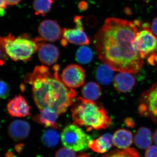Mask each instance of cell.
I'll return each mask as SVG.
<instances>
[{
	"instance_id": "obj_27",
	"label": "cell",
	"mask_w": 157,
	"mask_h": 157,
	"mask_svg": "<svg viewBox=\"0 0 157 157\" xmlns=\"http://www.w3.org/2000/svg\"><path fill=\"white\" fill-rule=\"evenodd\" d=\"M145 157H157V146L152 145L147 149Z\"/></svg>"
},
{
	"instance_id": "obj_16",
	"label": "cell",
	"mask_w": 157,
	"mask_h": 157,
	"mask_svg": "<svg viewBox=\"0 0 157 157\" xmlns=\"http://www.w3.org/2000/svg\"><path fill=\"white\" fill-rule=\"evenodd\" d=\"M113 144V136L107 133L96 140H92L89 144V147L96 152L104 153L111 148Z\"/></svg>"
},
{
	"instance_id": "obj_7",
	"label": "cell",
	"mask_w": 157,
	"mask_h": 157,
	"mask_svg": "<svg viewBox=\"0 0 157 157\" xmlns=\"http://www.w3.org/2000/svg\"><path fill=\"white\" fill-rule=\"evenodd\" d=\"M138 109L140 115L157 124V82L141 95Z\"/></svg>"
},
{
	"instance_id": "obj_32",
	"label": "cell",
	"mask_w": 157,
	"mask_h": 157,
	"mask_svg": "<svg viewBox=\"0 0 157 157\" xmlns=\"http://www.w3.org/2000/svg\"><path fill=\"white\" fill-rule=\"evenodd\" d=\"M78 8L81 10H86L87 9V4L84 1L80 2L78 4Z\"/></svg>"
},
{
	"instance_id": "obj_1",
	"label": "cell",
	"mask_w": 157,
	"mask_h": 157,
	"mask_svg": "<svg viewBox=\"0 0 157 157\" xmlns=\"http://www.w3.org/2000/svg\"><path fill=\"white\" fill-rule=\"evenodd\" d=\"M141 23L109 17L94 36L95 47L99 59L113 70L137 73L143 67V59L135 45Z\"/></svg>"
},
{
	"instance_id": "obj_33",
	"label": "cell",
	"mask_w": 157,
	"mask_h": 157,
	"mask_svg": "<svg viewBox=\"0 0 157 157\" xmlns=\"http://www.w3.org/2000/svg\"><path fill=\"white\" fill-rule=\"evenodd\" d=\"M7 5L10 6H14L17 5L21 0H5Z\"/></svg>"
},
{
	"instance_id": "obj_2",
	"label": "cell",
	"mask_w": 157,
	"mask_h": 157,
	"mask_svg": "<svg viewBox=\"0 0 157 157\" xmlns=\"http://www.w3.org/2000/svg\"><path fill=\"white\" fill-rule=\"evenodd\" d=\"M59 70V65H55L51 69L44 65L37 66L26 75L24 80L32 85L33 98L39 109L50 107L60 115L73 104L76 93L63 82Z\"/></svg>"
},
{
	"instance_id": "obj_4",
	"label": "cell",
	"mask_w": 157,
	"mask_h": 157,
	"mask_svg": "<svg viewBox=\"0 0 157 157\" xmlns=\"http://www.w3.org/2000/svg\"><path fill=\"white\" fill-rule=\"evenodd\" d=\"M0 47L15 61H28L38 49L35 39H30L25 34L17 37L11 33L6 36H0Z\"/></svg>"
},
{
	"instance_id": "obj_5",
	"label": "cell",
	"mask_w": 157,
	"mask_h": 157,
	"mask_svg": "<svg viewBox=\"0 0 157 157\" xmlns=\"http://www.w3.org/2000/svg\"><path fill=\"white\" fill-rule=\"evenodd\" d=\"M136 49L142 59H147L149 63H157V37L154 35L147 24H141L135 40Z\"/></svg>"
},
{
	"instance_id": "obj_35",
	"label": "cell",
	"mask_w": 157,
	"mask_h": 157,
	"mask_svg": "<svg viewBox=\"0 0 157 157\" xmlns=\"http://www.w3.org/2000/svg\"><path fill=\"white\" fill-rule=\"evenodd\" d=\"M5 157H14V155L12 153V152H8L6 154V155H5Z\"/></svg>"
},
{
	"instance_id": "obj_6",
	"label": "cell",
	"mask_w": 157,
	"mask_h": 157,
	"mask_svg": "<svg viewBox=\"0 0 157 157\" xmlns=\"http://www.w3.org/2000/svg\"><path fill=\"white\" fill-rule=\"evenodd\" d=\"M63 145L74 151H81L89 148L92 140L91 137L86 134L78 126L70 124L63 130L61 135Z\"/></svg>"
},
{
	"instance_id": "obj_15",
	"label": "cell",
	"mask_w": 157,
	"mask_h": 157,
	"mask_svg": "<svg viewBox=\"0 0 157 157\" xmlns=\"http://www.w3.org/2000/svg\"><path fill=\"white\" fill-rule=\"evenodd\" d=\"M135 84V79L130 73L121 72L113 79V85L118 91L126 93L130 91Z\"/></svg>"
},
{
	"instance_id": "obj_10",
	"label": "cell",
	"mask_w": 157,
	"mask_h": 157,
	"mask_svg": "<svg viewBox=\"0 0 157 157\" xmlns=\"http://www.w3.org/2000/svg\"><path fill=\"white\" fill-rule=\"evenodd\" d=\"M38 46V57L39 60L44 64L51 66L56 63L59 56L58 48L50 43H45L41 37L35 38Z\"/></svg>"
},
{
	"instance_id": "obj_19",
	"label": "cell",
	"mask_w": 157,
	"mask_h": 157,
	"mask_svg": "<svg viewBox=\"0 0 157 157\" xmlns=\"http://www.w3.org/2000/svg\"><path fill=\"white\" fill-rule=\"evenodd\" d=\"M113 70L107 64L99 66L95 71L96 78L101 84L108 85L112 82L113 78Z\"/></svg>"
},
{
	"instance_id": "obj_12",
	"label": "cell",
	"mask_w": 157,
	"mask_h": 157,
	"mask_svg": "<svg viewBox=\"0 0 157 157\" xmlns=\"http://www.w3.org/2000/svg\"><path fill=\"white\" fill-rule=\"evenodd\" d=\"M30 106L21 95L14 97L9 101L7 105L8 112L13 117L30 116Z\"/></svg>"
},
{
	"instance_id": "obj_25",
	"label": "cell",
	"mask_w": 157,
	"mask_h": 157,
	"mask_svg": "<svg viewBox=\"0 0 157 157\" xmlns=\"http://www.w3.org/2000/svg\"><path fill=\"white\" fill-rule=\"evenodd\" d=\"M10 92L9 85L6 82L0 79V98L5 99L8 98Z\"/></svg>"
},
{
	"instance_id": "obj_9",
	"label": "cell",
	"mask_w": 157,
	"mask_h": 157,
	"mask_svg": "<svg viewBox=\"0 0 157 157\" xmlns=\"http://www.w3.org/2000/svg\"><path fill=\"white\" fill-rule=\"evenodd\" d=\"M86 74L84 69L79 65H68L63 70L61 80L66 86L70 88H76L84 84Z\"/></svg>"
},
{
	"instance_id": "obj_11",
	"label": "cell",
	"mask_w": 157,
	"mask_h": 157,
	"mask_svg": "<svg viewBox=\"0 0 157 157\" xmlns=\"http://www.w3.org/2000/svg\"><path fill=\"white\" fill-rule=\"evenodd\" d=\"M38 32L45 41L51 42L59 40L63 36V29L56 21L45 20L39 24Z\"/></svg>"
},
{
	"instance_id": "obj_36",
	"label": "cell",
	"mask_w": 157,
	"mask_h": 157,
	"mask_svg": "<svg viewBox=\"0 0 157 157\" xmlns=\"http://www.w3.org/2000/svg\"><path fill=\"white\" fill-rule=\"evenodd\" d=\"M77 157H91L89 155L87 154H81L79 155Z\"/></svg>"
},
{
	"instance_id": "obj_17",
	"label": "cell",
	"mask_w": 157,
	"mask_h": 157,
	"mask_svg": "<svg viewBox=\"0 0 157 157\" xmlns=\"http://www.w3.org/2000/svg\"><path fill=\"white\" fill-rule=\"evenodd\" d=\"M133 142L132 132L125 129H119L113 135V143L118 148H128Z\"/></svg>"
},
{
	"instance_id": "obj_13",
	"label": "cell",
	"mask_w": 157,
	"mask_h": 157,
	"mask_svg": "<svg viewBox=\"0 0 157 157\" xmlns=\"http://www.w3.org/2000/svg\"><path fill=\"white\" fill-rule=\"evenodd\" d=\"M30 125L28 122L22 120H15L8 127V134L10 137L15 141L25 140L29 135Z\"/></svg>"
},
{
	"instance_id": "obj_18",
	"label": "cell",
	"mask_w": 157,
	"mask_h": 157,
	"mask_svg": "<svg viewBox=\"0 0 157 157\" xmlns=\"http://www.w3.org/2000/svg\"><path fill=\"white\" fill-rule=\"evenodd\" d=\"M135 142L136 146L139 148H148L152 142L151 131L145 127L140 128L135 135Z\"/></svg>"
},
{
	"instance_id": "obj_23",
	"label": "cell",
	"mask_w": 157,
	"mask_h": 157,
	"mask_svg": "<svg viewBox=\"0 0 157 157\" xmlns=\"http://www.w3.org/2000/svg\"><path fill=\"white\" fill-rule=\"evenodd\" d=\"M93 57L92 50L88 46H81L76 52V61L82 64H86L90 63L92 60Z\"/></svg>"
},
{
	"instance_id": "obj_28",
	"label": "cell",
	"mask_w": 157,
	"mask_h": 157,
	"mask_svg": "<svg viewBox=\"0 0 157 157\" xmlns=\"http://www.w3.org/2000/svg\"><path fill=\"white\" fill-rule=\"evenodd\" d=\"M7 5L5 0H0V17H3L5 15Z\"/></svg>"
},
{
	"instance_id": "obj_29",
	"label": "cell",
	"mask_w": 157,
	"mask_h": 157,
	"mask_svg": "<svg viewBox=\"0 0 157 157\" xmlns=\"http://www.w3.org/2000/svg\"><path fill=\"white\" fill-rule=\"evenodd\" d=\"M6 53L2 47H0V65H3L6 59Z\"/></svg>"
},
{
	"instance_id": "obj_34",
	"label": "cell",
	"mask_w": 157,
	"mask_h": 157,
	"mask_svg": "<svg viewBox=\"0 0 157 157\" xmlns=\"http://www.w3.org/2000/svg\"><path fill=\"white\" fill-rule=\"evenodd\" d=\"M153 139L154 140L155 143L157 145V130L155 131L154 134Z\"/></svg>"
},
{
	"instance_id": "obj_22",
	"label": "cell",
	"mask_w": 157,
	"mask_h": 157,
	"mask_svg": "<svg viewBox=\"0 0 157 157\" xmlns=\"http://www.w3.org/2000/svg\"><path fill=\"white\" fill-rule=\"evenodd\" d=\"M59 140V132L54 129H48L42 134V143L48 147H52L56 146Z\"/></svg>"
},
{
	"instance_id": "obj_21",
	"label": "cell",
	"mask_w": 157,
	"mask_h": 157,
	"mask_svg": "<svg viewBox=\"0 0 157 157\" xmlns=\"http://www.w3.org/2000/svg\"><path fill=\"white\" fill-rule=\"evenodd\" d=\"M53 0H34L33 2L35 14L45 16L51 10Z\"/></svg>"
},
{
	"instance_id": "obj_3",
	"label": "cell",
	"mask_w": 157,
	"mask_h": 157,
	"mask_svg": "<svg viewBox=\"0 0 157 157\" xmlns=\"http://www.w3.org/2000/svg\"><path fill=\"white\" fill-rule=\"evenodd\" d=\"M74 124L84 127L88 132L105 129L111 122L104 107L93 101L78 97L71 108Z\"/></svg>"
},
{
	"instance_id": "obj_31",
	"label": "cell",
	"mask_w": 157,
	"mask_h": 157,
	"mask_svg": "<svg viewBox=\"0 0 157 157\" xmlns=\"http://www.w3.org/2000/svg\"><path fill=\"white\" fill-rule=\"evenodd\" d=\"M125 124L127 127L129 128H133L135 126V121L133 119L130 118L126 119L124 121Z\"/></svg>"
},
{
	"instance_id": "obj_14",
	"label": "cell",
	"mask_w": 157,
	"mask_h": 157,
	"mask_svg": "<svg viewBox=\"0 0 157 157\" xmlns=\"http://www.w3.org/2000/svg\"><path fill=\"white\" fill-rule=\"evenodd\" d=\"M40 110L39 114L33 117L34 121L45 128H59L57 120L59 114L56 109L50 107H45Z\"/></svg>"
},
{
	"instance_id": "obj_24",
	"label": "cell",
	"mask_w": 157,
	"mask_h": 157,
	"mask_svg": "<svg viewBox=\"0 0 157 157\" xmlns=\"http://www.w3.org/2000/svg\"><path fill=\"white\" fill-rule=\"evenodd\" d=\"M101 157H140L136 149L128 148L124 150H116L110 152Z\"/></svg>"
},
{
	"instance_id": "obj_30",
	"label": "cell",
	"mask_w": 157,
	"mask_h": 157,
	"mask_svg": "<svg viewBox=\"0 0 157 157\" xmlns=\"http://www.w3.org/2000/svg\"><path fill=\"white\" fill-rule=\"evenodd\" d=\"M151 29L153 33L157 36V17L155 18L153 20Z\"/></svg>"
},
{
	"instance_id": "obj_26",
	"label": "cell",
	"mask_w": 157,
	"mask_h": 157,
	"mask_svg": "<svg viewBox=\"0 0 157 157\" xmlns=\"http://www.w3.org/2000/svg\"><path fill=\"white\" fill-rule=\"evenodd\" d=\"M55 157H76L75 152L67 147L60 148L56 153Z\"/></svg>"
},
{
	"instance_id": "obj_8",
	"label": "cell",
	"mask_w": 157,
	"mask_h": 157,
	"mask_svg": "<svg viewBox=\"0 0 157 157\" xmlns=\"http://www.w3.org/2000/svg\"><path fill=\"white\" fill-rule=\"evenodd\" d=\"M82 17L76 15L74 17V22L76 24L74 29L64 28L63 29V37L67 42L76 45H88L90 40L84 32L82 19Z\"/></svg>"
},
{
	"instance_id": "obj_20",
	"label": "cell",
	"mask_w": 157,
	"mask_h": 157,
	"mask_svg": "<svg viewBox=\"0 0 157 157\" xmlns=\"http://www.w3.org/2000/svg\"><path fill=\"white\" fill-rule=\"evenodd\" d=\"M82 94L84 99L95 101L100 98L102 94L101 86L94 82H90L85 84L82 89Z\"/></svg>"
}]
</instances>
